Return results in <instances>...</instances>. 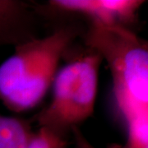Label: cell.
<instances>
[{
    "label": "cell",
    "instance_id": "6da1fadb",
    "mask_svg": "<svg viewBox=\"0 0 148 148\" xmlns=\"http://www.w3.org/2000/svg\"><path fill=\"white\" fill-rule=\"evenodd\" d=\"M82 29L76 24L57 27L49 35L15 46V52L0 64V101L20 113L36 107L53 83L61 59Z\"/></svg>",
    "mask_w": 148,
    "mask_h": 148
},
{
    "label": "cell",
    "instance_id": "7a4b0ae2",
    "mask_svg": "<svg viewBox=\"0 0 148 148\" xmlns=\"http://www.w3.org/2000/svg\"><path fill=\"white\" fill-rule=\"evenodd\" d=\"M110 69L117 106L129 121L148 114L147 43L123 26L90 21L83 35Z\"/></svg>",
    "mask_w": 148,
    "mask_h": 148
},
{
    "label": "cell",
    "instance_id": "3957f363",
    "mask_svg": "<svg viewBox=\"0 0 148 148\" xmlns=\"http://www.w3.org/2000/svg\"><path fill=\"white\" fill-rule=\"evenodd\" d=\"M102 61L95 50L86 47L58 71L53 82L52 100L35 118L39 127L66 138L92 115Z\"/></svg>",
    "mask_w": 148,
    "mask_h": 148
},
{
    "label": "cell",
    "instance_id": "277c9868",
    "mask_svg": "<svg viewBox=\"0 0 148 148\" xmlns=\"http://www.w3.org/2000/svg\"><path fill=\"white\" fill-rule=\"evenodd\" d=\"M144 3L140 0H51L50 10L81 14L90 21L106 25L124 24L132 21Z\"/></svg>",
    "mask_w": 148,
    "mask_h": 148
},
{
    "label": "cell",
    "instance_id": "5b68a950",
    "mask_svg": "<svg viewBox=\"0 0 148 148\" xmlns=\"http://www.w3.org/2000/svg\"><path fill=\"white\" fill-rule=\"evenodd\" d=\"M37 12L27 2L0 0V47L16 46L39 37Z\"/></svg>",
    "mask_w": 148,
    "mask_h": 148
},
{
    "label": "cell",
    "instance_id": "8992f818",
    "mask_svg": "<svg viewBox=\"0 0 148 148\" xmlns=\"http://www.w3.org/2000/svg\"><path fill=\"white\" fill-rule=\"evenodd\" d=\"M32 134L29 121L0 114V148H27Z\"/></svg>",
    "mask_w": 148,
    "mask_h": 148
},
{
    "label": "cell",
    "instance_id": "52a82bcc",
    "mask_svg": "<svg viewBox=\"0 0 148 148\" xmlns=\"http://www.w3.org/2000/svg\"><path fill=\"white\" fill-rule=\"evenodd\" d=\"M127 139L124 146L111 145L112 148H148V114L127 122Z\"/></svg>",
    "mask_w": 148,
    "mask_h": 148
},
{
    "label": "cell",
    "instance_id": "ba28073f",
    "mask_svg": "<svg viewBox=\"0 0 148 148\" xmlns=\"http://www.w3.org/2000/svg\"><path fill=\"white\" fill-rule=\"evenodd\" d=\"M27 148H67V141L48 128L40 127L33 132Z\"/></svg>",
    "mask_w": 148,
    "mask_h": 148
},
{
    "label": "cell",
    "instance_id": "9c48e42d",
    "mask_svg": "<svg viewBox=\"0 0 148 148\" xmlns=\"http://www.w3.org/2000/svg\"><path fill=\"white\" fill-rule=\"evenodd\" d=\"M71 132L73 135L77 148H96L87 140V138L85 137L84 134L81 132L79 127H74ZM109 148H112V147L110 146Z\"/></svg>",
    "mask_w": 148,
    "mask_h": 148
}]
</instances>
